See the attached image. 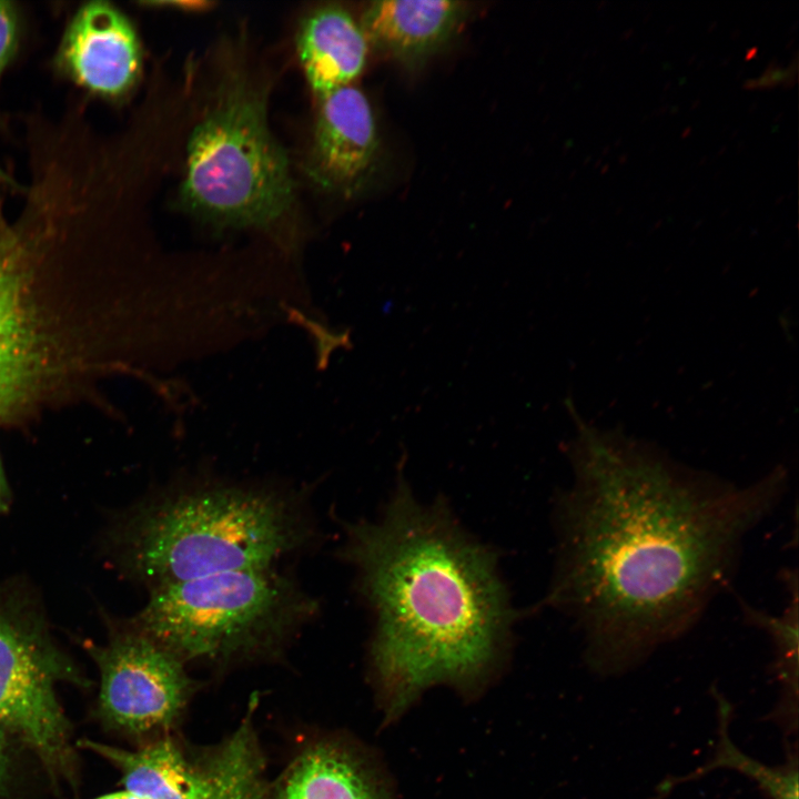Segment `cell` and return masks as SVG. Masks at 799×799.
<instances>
[{
	"label": "cell",
	"mask_w": 799,
	"mask_h": 799,
	"mask_svg": "<svg viewBox=\"0 0 799 799\" xmlns=\"http://www.w3.org/2000/svg\"><path fill=\"white\" fill-rule=\"evenodd\" d=\"M274 799H395L374 762L353 748L323 741L306 748L285 771Z\"/></svg>",
	"instance_id": "cell-12"
},
{
	"label": "cell",
	"mask_w": 799,
	"mask_h": 799,
	"mask_svg": "<svg viewBox=\"0 0 799 799\" xmlns=\"http://www.w3.org/2000/svg\"><path fill=\"white\" fill-rule=\"evenodd\" d=\"M97 799H145V798H143L134 792H131L129 790H123V791H119V792L104 795Z\"/></svg>",
	"instance_id": "cell-20"
},
{
	"label": "cell",
	"mask_w": 799,
	"mask_h": 799,
	"mask_svg": "<svg viewBox=\"0 0 799 799\" xmlns=\"http://www.w3.org/2000/svg\"><path fill=\"white\" fill-rule=\"evenodd\" d=\"M468 11L462 1L381 0L366 7L360 24L368 44L417 68L452 40Z\"/></svg>",
	"instance_id": "cell-11"
},
{
	"label": "cell",
	"mask_w": 799,
	"mask_h": 799,
	"mask_svg": "<svg viewBox=\"0 0 799 799\" xmlns=\"http://www.w3.org/2000/svg\"><path fill=\"white\" fill-rule=\"evenodd\" d=\"M782 577L789 595L783 613L770 615L746 604L742 610L746 620L765 630L772 641L773 671L781 690L769 719L789 738L798 731V577L789 570Z\"/></svg>",
	"instance_id": "cell-16"
},
{
	"label": "cell",
	"mask_w": 799,
	"mask_h": 799,
	"mask_svg": "<svg viewBox=\"0 0 799 799\" xmlns=\"http://www.w3.org/2000/svg\"><path fill=\"white\" fill-rule=\"evenodd\" d=\"M185 160L181 201L204 222L271 231L292 212L293 180L265 95L240 73L219 85L190 133Z\"/></svg>",
	"instance_id": "cell-6"
},
{
	"label": "cell",
	"mask_w": 799,
	"mask_h": 799,
	"mask_svg": "<svg viewBox=\"0 0 799 799\" xmlns=\"http://www.w3.org/2000/svg\"><path fill=\"white\" fill-rule=\"evenodd\" d=\"M717 705L718 739L712 756L702 766L685 776L667 777L656 789V799L667 797L677 786L695 781L716 769H729L752 779L770 799H799V762L797 742L787 744L786 761L778 766H767L742 752L731 740L729 725L732 719V705L711 688Z\"/></svg>",
	"instance_id": "cell-15"
},
{
	"label": "cell",
	"mask_w": 799,
	"mask_h": 799,
	"mask_svg": "<svg viewBox=\"0 0 799 799\" xmlns=\"http://www.w3.org/2000/svg\"><path fill=\"white\" fill-rule=\"evenodd\" d=\"M92 656L101 675L100 709L110 725L144 736L175 724L192 688L179 658L131 625Z\"/></svg>",
	"instance_id": "cell-8"
},
{
	"label": "cell",
	"mask_w": 799,
	"mask_h": 799,
	"mask_svg": "<svg viewBox=\"0 0 799 799\" xmlns=\"http://www.w3.org/2000/svg\"><path fill=\"white\" fill-rule=\"evenodd\" d=\"M203 768L200 799H264V765L250 714Z\"/></svg>",
	"instance_id": "cell-17"
},
{
	"label": "cell",
	"mask_w": 799,
	"mask_h": 799,
	"mask_svg": "<svg viewBox=\"0 0 799 799\" xmlns=\"http://www.w3.org/2000/svg\"><path fill=\"white\" fill-rule=\"evenodd\" d=\"M0 496L4 499L8 497V486L0 459Z\"/></svg>",
	"instance_id": "cell-21"
},
{
	"label": "cell",
	"mask_w": 799,
	"mask_h": 799,
	"mask_svg": "<svg viewBox=\"0 0 799 799\" xmlns=\"http://www.w3.org/2000/svg\"><path fill=\"white\" fill-rule=\"evenodd\" d=\"M567 403L574 482L558 507L547 603L577 621L588 666L614 676L692 626L728 583L747 533L782 497L787 475L779 467L736 486L584 423Z\"/></svg>",
	"instance_id": "cell-1"
},
{
	"label": "cell",
	"mask_w": 799,
	"mask_h": 799,
	"mask_svg": "<svg viewBox=\"0 0 799 799\" xmlns=\"http://www.w3.org/2000/svg\"><path fill=\"white\" fill-rule=\"evenodd\" d=\"M4 506V499L0 496V512L3 509Z\"/></svg>",
	"instance_id": "cell-22"
},
{
	"label": "cell",
	"mask_w": 799,
	"mask_h": 799,
	"mask_svg": "<svg viewBox=\"0 0 799 799\" xmlns=\"http://www.w3.org/2000/svg\"><path fill=\"white\" fill-rule=\"evenodd\" d=\"M367 51L361 24L337 4L311 12L297 33L300 61L317 98L351 84L362 73Z\"/></svg>",
	"instance_id": "cell-13"
},
{
	"label": "cell",
	"mask_w": 799,
	"mask_h": 799,
	"mask_svg": "<svg viewBox=\"0 0 799 799\" xmlns=\"http://www.w3.org/2000/svg\"><path fill=\"white\" fill-rule=\"evenodd\" d=\"M63 666L38 617L18 599L0 596V726L48 762L67 749L68 722L53 688Z\"/></svg>",
	"instance_id": "cell-7"
},
{
	"label": "cell",
	"mask_w": 799,
	"mask_h": 799,
	"mask_svg": "<svg viewBox=\"0 0 799 799\" xmlns=\"http://www.w3.org/2000/svg\"><path fill=\"white\" fill-rule=\"evenodd\" d=\"M318 100L307 172L322 190L355 196L372 182L381 163V140L371 103L352 83Z\"/></svg>",
	"instance_id": "cell-9"
},
{
	"label": "cell",
	"mask_w": 799,
	"mask_h": 799,
	"mask_svg": "<svg viewBox=\"0 0 799 799\" xmlns=\"http://www.w3.org/2000/svg\"><path fill=\"white\" fill-rule=\"evenodd\" d=\"M85 745L112 761L122 772L125 790L145 799H200L204 768L193 765L168 737L134 751L87 741Z\"/></svg>",
	"instance_id": "cell-14"
},
{
	"label": "cell",
	"mask_w": 799,
	"mask_h": 799,
	"mask_svg": "<svg viewBox=\"0 0 799 799\" xmlns=\"http://www.w3.org/2000/svg\"><path fill=\"white\" fill-rule=\"evenodd\" d=\"M0 214V396L26 416L67 386L110 366L115 320L62 256V227Z\"/></svg>",
	"instance_id": "cell-3"
},
{
	"label": "cell",
	"mask_w": 799,
	"mask_h": 799,
	"mask_svg": "<svg viewBox=\"0 0 799 799\" xmlns=\"http://www.w3.org/2000/svg\"><path fill=\"white\" fill-rule=\"evenodd\" d=\"M317 609L294 578L265 566L151 589L130 625L183 664L229 663L276 655Z\"/></svg>",
	"instance_id": "cell-5"
},
{
	"label": "cell",
	"mask_w": 799,
	"mask_h": 799,
	"mask_svg": "<svg viewBox=\"0 0 799 799\" xmlns=\"http://www.w3.org/2000/svg\"><path fill=\"white\" fill-rule=\"evenodd\" d=\"M402 464L382 514L346 524L340 549L373 615L370 667L385 722L433 686L479 691L505 661L516 618L496 552L443 498L415 497Z\"/></svg>",
	"instance_id": "cell-2"
},
{
	"label": "cell",
	"mask_w": 799,
	"mask_h": 799,
	"mask_svg": "<svg viewBox=\"0 0 799 799\" xmlns=\"http://www.w3.org/2000/svg\"><path fill=\"white\" fill-rule=\"evenodd\" d=\"M314 536L293 492L222 481L175 485L140 506L121 535L122 559L151 589L275 562Z\"/></svg>",
	"instance_id": "cell-4"
},
{
	"label": "cell",
	"mask_w": 799,
	"mask_h": 799,
	"mask_svg": "<svg viewBox=\"0 0 799 799\" xmlns=\"http://www.w3.org/2000/svg\"><path fill=\"white\" fill-rule=\"evenodd\" d=\"M8 780V754L4 729L0 726V799L3 798Z\"/></svg>",
	"instance_id": "cell-19"
},
{
	"label": "cell",
	"mask_w": 799,
	"mask_h": 799,
	"mask_svg": "<svg viewBox=\"0 0 799 799\" xmlns=\"http://www.w3.org/2000/svg\"><path fill=\"white\" fill-rule=\"evenodd\" d=\"M18 31L16 8L11 2L0 1V79L16 53Z\"/></svg>",
	"instance_id": "cell-18"
},
{
	"label": "cell",
	"mask_w": 799,
	"mask_h": 799,
	"mask_svg": "<svg viewBox=\"0 0 799 799\" xmlns=\"http://www.w3.org/2000/svg\"><path fill=\"white\" fill-rule=\"evenodd\" d=\"M141 48L129 19L109 2L83 4L67 27L57 54L60 70L102 98L127 94L141 72Z\"/></svg>",
	"instance_id": "cell-10"
}]
</instances>
